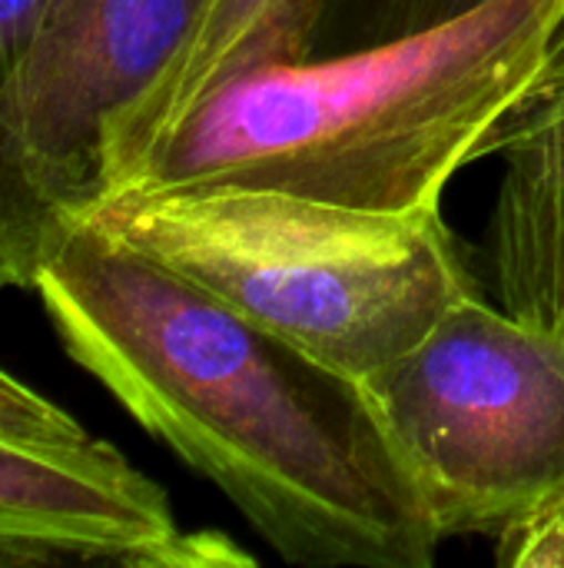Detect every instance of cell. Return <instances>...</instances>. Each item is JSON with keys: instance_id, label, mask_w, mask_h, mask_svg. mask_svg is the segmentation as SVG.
Here are the masks:
<instances>
[{"instance_id": "8", "label": "cell", "mask_w": 564, "mask_h": 568, "mask_svg": "<svg viewBox=\"0 0 564 568\" xmlns=\"http://www.w3.org/2000/svg\"><path fill=\"white\" fill-rule=\"evenodd\" d=\"M489 0H322L309 57L379 47L475 13Z\"/></svg>"}, {"instance_id": "5", "label": "cell", "mask_w": 564, "mask_h": 568, "mask_svg": "<svg viewBox=\"0 0 564 568\" xmlns=\"http://www.w3.org/2000/svg\"><path fill=\"white\" fill-rule=\"evenodd\" d=\"M209 0H50L0 100V290L43 263L103 203L116 123L163 80Z\"/></svg>"}, {"instance_id": "3", "label": "cell", "mask_w": 564, "mask_h": 568, "mask_svg": "<svg viewBox=\"0 0 564 568\" xmlns=\"http://www.w3.org/2000/svg\"><path fill=\"white\" fill-rule=\"evenodd\" d=\"M90 220L359 383L479 293L439 206L389 213L209 183L120 190Z\"/></svg>"}, {"instance_id": "4", "label": "cell", "mask_w": 564, "mask_h": 568, "mask_svg": "<svg viewBox=\"0 0 564 568\" xmlns=\"http://www.w3.org/2000/svg\"><path fill=\"white\" fill-rule=\"evenodd\" d=\"M362 386L442 539H499L564 479V329L472 293Z\"/></svg>"}, {"instance_id": "6", "label": "cell", "mask_w": 564, "mask_h": 568, "mask_svg": "<svg viewBox=\"0 0 564 568\" xmlns=\"http://www.w3.org/2000/svg\"><path fill=\"white\" fill-rule=\"evenodd\" d=\"M249 566L226 536L186 532L166 489L90 433L0 426V568Z\"/></svg>"}, {"instance_id": "10", "label": "cell", "mask_w": 564, "mask_h": 568, "mask_svg": "<svg viewBox=\"0 0 564 568\" xmlns=\"http://www.w3.org/2000/svg\"><path fill=\"white\" fill-rule=\"evenodd\" d=\"M0 426L33 436H80L86 433L63 406L30 389L23 379L0 366Z\"/></svg>"}, {"instance_id": "9", "label": "cell", "mask_w": 564, "mask_h": 568, "mask_svg": "<svg viewBox=\"0 0 564 568\" xmlns=\"http://www.w3.org/2000/svg\"><path fill=\"white\" fill-rule=\"evenodd\" d=\"M502 566H564V479L509 532L499 536Z\"/></svg>"}, {"instance_id": "11", "label": "cell", "mask_w": 564, "mask_h": 568, "mask_svg": "<svg viewBox=\"0 0 564 568\" xmlns=\"http://www.w3.org/2000/svg\"><path fill=\"white\" fill-rule=\"evenodd\" d=\"M50 0H0V100L23 67Z\"/></svg>"}, {"instance_id": "2", "label": "cell", "mask_w": 564, "mask_h": 568, "mask_svg": "<svg viewBox=\"0 0 564 568\" xmlns=\"http://www.w3.org/2000/svg\"><path fill=\"white\" fill-rule=\"evenodd\" d=\"M562 17L564 0H489L406 40L226 77L120 190L233 183L432 210L522 97Z\"/></svg>"}, {"instance_id": "1", "label": "cell", "mask_w": 564, "mask_h": 568, "mask_svg": "<svg viewBox=\"0 0 564 568\" xmlns=\"http://www.w3.org/2000/svg\"><path fill=\"white\" fill-rule=\"evenodd\" d=\"M33 293L66 356L209 479L283 562H435L445 539L359 379L93 220L43 263Z\"/></svg>"}, {"instance_id": "7", "label": "cell", "mask_w": 564, "mask_h": 568, "mask_svg": "<svg viewBox=\"0 0 564 568\" xmlns=\"http://www.w3.org/2000/svg\"><path fill=\"white\" fill-rule=\"evenodd\" d=\"M319 3L322 0H209L180 60L110 133L103 153L106 196L126 183L153 143L216 83L256 67L306 60Z\"/></svg>"}]
</instances>
